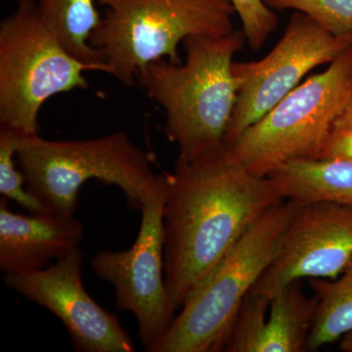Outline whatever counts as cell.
Wrapping results in <instances>:
<instances>
[{"label": "cell", "instance_id": "obj_16", "mask_svg": "<svg viewBox=\"0 0 352 352\" xmlns=\"http://www.w3.org/2000/svg\"><path fill=\"white\" fill-rule=\"evenodd\" d=\"M318 300L307 342V351L322 346L352 333V259L336 279H309Z\"/></svg>", "mask_w": 352, "mask_h": 352}, {"label": "cell", "instance_id": "obj_10", "mask_svg": "<svg viewBox=\"0 0 352 352\" xmlns=\"http://www.w3.org/2000/svg\"><path fill=\"white\" fill-rule=\"evenodd\" d=\"M82 261V252L76 248L43 270L4 275V282L25 300L54 314L76 351H134L133 342L117 315L100 307L83 286Z\"/></svg>", "mask_w": 352, "mask_h": 352}, {"label": "cell", "instance_id": "obj_21", "mask_svg": "<svg viewBox=\"0 0 352 352\" xmlns=\"http://www.w3.org/2000/svg\"><path fill=\"white\" fill-rule=\"evenodd\" d=\"M339 349L344 352H352V333H347L340 340Z\"/></svg>", "mask_w": 352, "mask_h": 352}, {"label": "cell", "instance_id": "obj_7", "mask_svg": "<svg viewBox=\"0 0 352 352\" xmlns=\"http://www.w3.org/2000/svg\"><path fill=\"white\" fill-rule=\"evenodd\" d=\"M352 44L243 132L231 146L251 173L268 176L296 160L318 159L351 99Z\"/></svg>", "mask_w": 352, "mask_h": 352}, {"label": "cell", "instance_id": "obj_18", "mask_svg": "<svg viewBox=\"0 0 352 352\" xmlns=\"http://www.w3.org/2000/svg\"><path fill=\"white\" fill-rule=\"evenodd\" d=\"M273 10H294L339 38L352 39V0H263Z\"/></svg>", "mask_w": 352, "mask_h": 352}, {"label": "cell", "instance_id": "obj_14", "mask_svg": "<svg viewBox=\"0 0 352 352\" xmlns=\"http://www.w3.org/2000/svg\"><path fill=\"white\" fill-rule=\"evenodd\" d=\"M268 177L285 200L352 207V161L340 157L296 160Z\"/></svg>", "mask_w": 352, "mask_h": 352}, {"label": "cell", "instance_id": "obj_3", "mask_svg": "<svg viewBox=\"0 0 352 352\" xmlns=\"http://www.w3.org/2000/svg\"><path fill=\"white\" fill-rule=\"evenodd\" d=\"M15 133L25 187L54 214L75 215L80 187L90 179L119 187L129 205L141 210L145 197L168 177L153 170L151 157L126 132L73 141Z\"/></svg>", "mask_w": 352, "mask_h": 352}, {"label": "cell", "instance_id": "obj_20", "mask_svg": "<svg viewBox=\"0 0 352 352\" xmlns=\"http://www.w3.org/2000/svg\"><path fill=\"white\" fill-rule=\"evenodd\" d=\"M320 157H340L352 161V99L336 122Z\"/></svg>", "mask_w": 352, "mask_h": 352}, {"label": "cell", "instance_id": "obj_4", "mask_svg": "<svg viewBox=\"0 0 352 352\" xmlns=\"http://www.w3.org/2000/svg\"><path fill=\"white\" fill-rule=\"evenodd\" d=\"M300 206L285 200L254 222L190 296L151 352L222 351L241 305L281 252Z\"/></svg>", "mask_w": 352, "mask_h": 352}, {"label": "cell", "instance_id": "obj_5", "mask_svg": "<svg viewBox=\"0 0 352 352\" xmlns=\"http://www.w3.org/2000/svg\"><path fill=\"white\" fill-rule=\"evenodd\" d=\"M103 8L89 43L100 52L109 75L133 87L148 64L182 63L179 45L189 36L234 31L230 0H97Z\"/></svg>", "mask_w": 352, "mask_h": 352}, {"label": "cell", "instance_id": "obj_1", "mask_svg": "<svg viewBox=\"0 0 352 352\" xmlns=\"http://www.w3.org/2000/svg\"><path fill=\"white\" fill-rule=\"evenodd\" d=\"M283 201L270 178L248 170L227 143L178 156L164 208V276L175 312L243 234Z\"/></svg>", "mask_w": 352, "mask_h": 352}, {"label": "cell", "instance_id": "obj_11", "mask_svg": "<svg viewBox=\"0 0 352 352\" xmlns=\"http://www.w3.org/2000/svg\"><path fill=\"white\" fill-rule=\"evenodd\" d=\"M352 259V207L302 204L281 252L249 294L271 298L296 280L336 279Z\"/></svg>", "mask_w": 352, "mask_h": 352}, {"label": "cell", "instance_id": "obj_9", "mask_svg": "<svg viewBox=\"0 0 352 352\" xmlns=\"http://www.w3.org/2000/svg\"><path fill=\"white\" fill-rule=\"evenodd\" d=\"M351 44L352 39L333 36L305 14L294 13L283 36L265 57L234 62L238 96L227 144L232 145L283 100L312 69L332 63Z\"/></svg>", "mask_w": 352, "mask_h": 352}, {"label": "cell", "instance_id": "obj_13", "mask_svg": "<svg viewBox=\"0 0 352 352\" xmlns=\"http://www.w3.org/2000/svg\"><path fill=\"white\" fill-rule=\"evenodd\" d=\"M0 200V270L22 274L47 267L78 248L85 226L75 215L11 212Z\"/></svg>", "mask_w": 352, "mask_h": 352}, {"label": "cell", "instance_id": "obj_2", "mask_svg": "<svg viewBox=\"0 0 352 352\" xmlns=\"http://www.w3.org/2000/svg\"><path fill=\"white\" fill-rule=\"evenodd\" d=\"M244 32L189 36L184 63L162 59L139 72L138 82L164 112V131L184 157L226 144L237 102L233 58L244 47Z\"/></svg>", "mask_w": 352, "mask_h": 352}, {"label": "cell", "instance_id": "obj_8", "mask_svg": "<svg viewBox=\"0 0 352 352\" xmlns=\"http://www.w3.org/2000/svg\"><path fill=\"white\" fill-rule=\"evenodd\" d=\"M166 182L146 196L138 238L126 251L103 250L91 261L96 276L112 285L116 305L135 317L141 344L151 352L175 320L164 276Z\"/></svg>", "mask_w": 352, "mask_h": 352}, {"label": "cell", "instance_id": "obj_19", "mask_svg": "<svg viewBox=\"0 0 352 352\" xmlns=\"http://www.w3.org/2000/svg\"><path fill=\"white\" fill-rule=\"evenodd\" d=\"M252 51L263 48L278 25L276 13L263 0H230Z\"/></svg>", "mask_w": 352, "mask_h": 352}, {"label": "cell", "instance_id": "obj_17", "mask_svg": "<svg viewBox=\"0 0 352 352\" xmlns=\"http://www.w3.org/2000/svg\"><path fill=\"white\" fill-rule=\"evenodd\" d=\"M15 131L0 126V193L32 214H54L25 186V176L16 161Z\"/></svg>", "mask_w": 352, "mask_h": 352}, {"label": "cell", "instance_id": "obj_12", "mask_svg": "<svg viewBox=\"0 0 352 352\" xmlns=\"http://www.w3.org/2000/svg\"><path fill=\"white\" fill-rule=\"evenodd\" d=\"M300 282L287 284L270 298L248 294L222 351H307L318 300L305 295Z\"/></svg>", "mask_w": 352, "mask_h": 352}, {"label": "cell", "instance_id": "obj_6", "mask_svg": "<svg viewBox=\"0 0 352 352\" xmlns=\"http://www.w3.org/2000/svg\"><path fill=\"white\" fill-rule=\"evenodd\" d=\"M87 71L44 21L34 0H18L0 23V126L38 134L43 104L55 95L87 89Z\"/></svg>", "mask_w": 352, "mask_h": 352}, {"label": "cell", "instance_id": "obj_22", "mask_svg": "<svg viewBox=\"0 0 352 352\" xmlns=\"http://www.w3.org/2000/svg\"><path fill=\"white\" fill-rule=\"evenodd\" d=\"M351 99H352V65H351Z\"/></svg>", "mask_w": 352, "mask_h": 352}, {"label": "cell", "instance_id": "obj_15", "mask_svg": "<svg viewBox=\"0 0 352 352\" xmlns=\"http://www.w3.org/2000/svg\"><path fill=\"white\" fill-rule=\"evenodd\" d=\"M44 21L76 59L90 71L109 74L100 52L92 47L90 36L98 27L102 15L96 0H34Z\"/></svg>", "mask_w": 352, "mask_h": 352}]
</instances>
